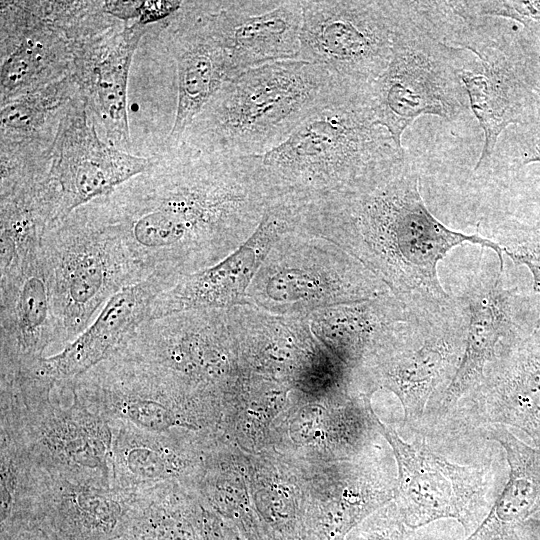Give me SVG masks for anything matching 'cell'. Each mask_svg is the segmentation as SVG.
<instances>
[{"label": "cell", "instance_id": "6da1fadb", "mask_svg": "<svg viewBox=\"0 0 540 540\" xmlns=\"http://www.w3.org/2000/svg\"><path fill=\"white\" fill-rule=\"evenodd\" d=\"M270 204L260 156L167 145L149 170L83 208L120 240L145 279L178 282L237 250Z\"/></svg>", "mask_w": 540, "mask_h": 540}, {"label": "cell", "instance_id": "7a4b0ae2", "mask_svg": "<svg viewBox=\"0 0 540 540\" xmlns=\"http://www.w3.org/2000/svg\"><path fill=\"white\" fill-rule=\"evenodd\" d=\"M327 240L357 259L404 303L448 301L438 263L463 243L493 250L497 242L451 230L427 209L419 175L406 158L389 172L345 194L296 208V229Z\"/></svg>", "mask_w": 540, "mask_h": 540}, {"label": "cell", "instance_id": "3957f363", "mask_svg": "<svg viewBox=\"0 0 540 540\" xmlns=\"http://www.w3.org/2000/svg\"><path fill=\"white\" fill-rule=\"evenodd\" d=\"M372 110L369 91H346L260 156L273 202L304 206L352 192L406 158Z\"/></svg>", "mask_w": 540, "mask_h": 540}, {"label": "cell", "instance_id": "277c9868", "mask_svg": "<svg viewBox=\"0 0 540 540\" xmlns=\"http://www.w3.org/2000/svg\"><path fill=\"white\" fill-rule=\"evenodd\" d=\"M350 90L313 62L256 67L224 82L176 145L221 157L262 156Z\"/></svg>", "mask_w": 540, "mask_h": 540}, {"label": "cell", "instance_id": "5b68a950", "mask_svg": "<svg viewBox=\"0 0 540 540\" xmlns=\"http://www.w3.org/2000/svg\"><path fill=\"white\" fill-rule=\"evenodd\" d=\"M435 22L447 44L470 58L460 70L469 106L484 133L474 171L490 165L502 132L531 115L540 88V53L512 21L464 15L436 1Z\"/></svg>", "mask_w": 540, "mask_h": 540}, {"label": "cell", "instance_id": "8992f818", "mask_svg": "<svg viewBox=\"0 0 540 540\" xmlns=\"http://www.w3.org/2000/svg\"><path fill=\"white\" fill-rule=\"evenodd\" d=\"M467 315L462 302L407 303L368 355L376 382L392 391L404 424L419 435L432 432L437 413L462 358Z\"/></svg>", "mask_w": 540, "mask_h": 540}, {"label": "cell", "instance_id": "52a82bcc", "mask_svg": "<svg viewBox=\"0 0 540 540\" xmlns=\"http://www.w3.org/2000/svg\"><path fill=\"white\" fill-rule=\"evenodd\" d=\"M56 386L27 372L0 374V436L48 473L113 485L110 423L67 387L70 404L55 402Z\"/></svg>", "mask_w": 540, "mask_h": 540}, {"label": "cell", "instance_id": "ba28073f", "mask_svg": "<svg viewBox=\"0 0 540 540\" xmlns=\"http://www.w3.org/2000/svg\"><path fill=\"white\" fill-rule=\"evenodd\" d=\"M469 58L443 41L423 1H400L389 64L369 90L376 119L398 147L418 117L456 121L468 112L460 70Z\"/></svg>", "mask_w": 540, "mask_h": 540}, {"label": "cell", "instance_id": "9c48e42d", "mask_svg": "<svg viewBox=\"0 0 540 540\" xmlns=\"http://www.w3.org/2000/svg\"><path fill=\"white\" fill-rule=\"evenodd\" d=\"M389 293L380 278L335 244L289 231L261 263L248 289L247 305L274 315L307 317Z\"/></svg>", "mask_w": 540, "mask_h": 540}, {"label": "cell", "instance_id": "30bf717a", "mask_svg": "<svg viewBox=\"0 0 540 540\" xmlns=\"http://www.w3.org/2000/svg\"><path fill=\"white\" fill-rule=\"evenodd\" d=\"M41 248L63 347L92 323L112 296L145 279L120 240L82 206L48 227Z\"/></svg>", "mask_w": 540, "mask_h": 540}, {"label": "cell", "instance_id": "8fae6325", "mask_svg": "<svg viewBox=\"0 0 540 540\" xmlns=\"http://www.w3.org/2000/svg\"><path fill=\"white\" fill-rule=\"evenodd\" d=\"M300 58L369 91L389 64L400 1L301 0Z\"/></svg>", "mask_w": 540, "mask_h": 540}, {"label": "cell", "instance_id": "7c38bea8", "mask_svg": "<svg viewBox=\"0 0 540 540\" xmlns=\"http://www.w3.org/2000/svg\"><path fill=\"white\" fill-rule=\"evenodd\" d=\"M63 386L110 424L172 435L201 428L195 415L203 397L163 372L117 354Z\"/></svg>", "mask_w": 540, "mask_h": 540}, {"label": "cell", "instance_id": "4fadbf2b", "mask_svg": "<svg viewBox=\"0 0 540 540\" xmlns=\"http://www.w3.org/2000/svg\"><path fill=\"white\" fill-rule=\"evenodd\" d=\"M372 419L390 444L398 466L396 506L407 529L415 530L439 519L459 522L466 536L484 519L487 470L453 463L422 439L403 441L372 410Z\"/></svg>", "mask_w": 540, "mask_h": 540}, {"label": "cell", "instance_id": "5bb4252c", "mask_svg": "<svg viewBox=\"0 0 540 540\" xmlns=\"http://www.w3.org/2000/svg\"><path fill=\"white\" fill-rule=\"evenodd\" d=\"M137 502L138 492L33 465L12 523L17 529L36 528L52 540H122L128 538Z\"/></svg>", "mask_w": 540, "mask_h": 540}, {"label": "cell", "instance_id": "9a60e30c", "mask_svg": "<svg viewBox=\"0 0 540 540\" xmlns=\"http://www.w3.org/2000/svg\"><path fill=\"white\" fill-rule=\"evenodd\" d=\"M153 162L154 157L136 156L102 141L78 92L61 121L51 155L48 180L53 223L109 195L149 170Z\"/></svg>", "mask_w": 540, "mask_h": 540}, {"label": "cell", "instance_id": "2e32d148", "mask_svg": "<svg viewBox=\"0 0 540 540\" xmlns=\"http://www.w3.org/2000/svg\"><path fill=\"white\" fill-rule=\"evenodd\" d=\"M467 331L459 367L444 395L434 429L446 424L479 388L487 368L511 345L530 335L534 325L524 316L525 300L504 284V268L475 276L462 302Z\"/></svg>", "mask_w": 540, "mask_h": 540}, {"label": "cell", "instance_id": "e0dca14e", "mask_svg": "<svg viewBox=\"0 0 540 540\" xmlns=\"http://www.w3.org/2000/svg\"><path fill=\"white\" fill-rule=\"evenodd\" d=\"M0 107L71 73L75 33L49 1H1Z\"/></svg>", "mask_w": 540, "mask_h": 540}, {"label": "cell", "instance_id": "ac0fdd59", "mask_svg": "<svg viewBox=\"0 0 540 540\" xmlns=\"http://www.w3.org/2000/svg\"><path fill=\"white\" fill-rule=\"evenodd\" d=\"M150 26L119 20L75 43L71 74L88 111L100 123L108 143L128 152L129 71L141 38Z\"/></svg>", "mask_w": 540, "mask_h": 540}, {"label": "cell", "instance_id": "d6986e66", "mask_svg": "<svg viewBox=\"0 0 540 540\" xmlns=\"http://www.w3.org/2000/svg\"><path fill=\"white\" fill-rule=\"evenodd\" d=\"M293 216L288 204H270L257 229L237 250L159 294L148 320L191 310L247 305L248 289L269 250L282 234L295 230Z\"/></svg>", "mask_w": 540, "mask_h": 540}, {"label": "cell", "instance_id": "ffe728a7", "mask_svg": "<svg viewBox=\"0 0 540 540\" xmlns=\"http://www.w3.org/2000/svg\"><path fill=\"white\" fill-rule=\"evenodd\" d=\"M53 343L59 328L40 247L0 277V373L30 370Z\"/></svg>", "mask_w": 540, "mask_h": 540}, {"label": "cell", "instance_id": "44dd1931", "mask_svg": "<svg viewBox=\"0 0 540 540\" xmlns=\"http://www.w3.org/2000/svg\"><path fill=\"white\" fill-rule=\"evenodd\" d=\"M302 16L300 0L212 1L226 81L269 63L299 60Z\"/></svg>", "mask_w": 540, "mask_h": 540}, {"label": "cell", "instance_id": "7402d4cb", "mask_svg": "<svg viewBox=\"0 0 540 540\" xmlns=\"http://www.w3.org/2000/svg\"><path fill=\"white\" fill-rule=\"evenodd\" d=\"M450 422L452 429L462 431L510 425L540 438V331L534 330L498 356Z\"/></svg>", "mask_w": 540, "mask_h": 540}, {"label": "cell", "instance_id": "603a6c76", "mask_svg": "<svg viewBox=\"0 0 540 540\" xmlns=\"http://www.w3.org/2000/svg\"><path fill=\"white\" fill-rule=\"evenodd\" d=\"M163 32L176 63L177 105L167 145L186 128L226 81L225 59L212 21V1H183Z\"/></svg>", "mask_w": 540, "mask_h": 540}, {"label": "cell", "instance_id": "cb8c5ba5", "mask_svg": "<svg viewBox=\"0 0 540 540\" xmlns=\"http://www.w3.org/2000/svg\"><path fill=\"white\" fill-rule=\"evenodd\" d=\"M177 282L153 274L112 296L92 323L52 356L43 357L27 372L64 385L111 357L124 341L149 319L151 306Z\"/></svg>", "mask_w": 540, "mask_h": 540}, {"label": "cell", "instance_id": "d4e9b609", "mask_svg": "<svg viewBox=\"0 0 540 540\" xmlns=\"http://www.w3.org/2000/svg\"><path fill=\"white\" fill-rule=\"evenodd\" d=\"M78 86L68 74L1 107V169L13 174H38L50 169L61 121Z\"/></svg>", "mask_w": 540, "mask_h": 540}, {"label": "cell", "instance_id": "484cf974", "mask_svg": "<svg viewBox=\"0 0 540 540\" xmlns=\"http://www.w3.org/2000/svg\"><path fill=\"white\" fill-rule=\"evenodd\" d=\"M113 430L112 484L133 492L178 485L192 473L194 459L178 434H156L121 424Z\"/></svg>", "mask_w": 540, "mask_h": 540}, {"label": "cell", "instance_id": "4316f807", "mask_svg": "<svg viewBox=\"0 0 540 540\" xmlns=\"http://www.w3.org/2000/svg\"><path fill=\"white\" fill-rule=\"evenodd\" d=\"M479 431L504 448L510 474L488 514L464 540H500L540 507V454L523 445L505 426L486 425Z\"/></svg>", "mask_w": 540, "mask_h": 540}, {"label": "cell", "instance_id": "83f0119b", "mask_svg": "<svg viewBox=\"0 0 540 540\" xmlns=\"http://www.w3.org/2000/svg\"><path fill=\"white\" fill-rule=\"evenodd\" d=\"M407 304L389 293L368 301L339 305L308 315L312 332L347 356L367 357L388 328L404 316Z\"/></svg>", "mask_w": 540, "mask_h": 540}, {"label": "cell", "instance_id": "f1b7e54d", "mask_svg": "<svg viewBox=\"0 0 540 540\" xmlns=\"http://www.w3.org/2000/svg\"><path fill=\"white\" fill-rule=\"evenodd\" d=\"M180 496L177 485L138 492L129 540H201L198 515Z\"/></svg>", "mask_w": 540, "mask_h": 540}, {"label": "cell", "instance_id": "f546056e", "mask_svg": "<svg viewBox=\"0 0 540 540\" xmlns=\"http://www.w3.org/2000/svg\"><path fill=\"white\" fill-rule=\"evenodd\" d=\"M460 14L500 18L521 25L524 35L540 53V0L449 1Z\"/></svg>", "mask_w": 540, "mask_h": 540}, {"label": "cell", "instance_id": "4dcf8cb0", "mask_svg": "<svg viewBox=\"0 0 540 540\" xmlns=\"http://www.w3.org/2000/svg\"><path fill=\"white\" fill-rule=\"evenodd\" d=\"M503 178L509 221L540 229V163Z\"/></svg>", "mask_w": 540, "mask_h": 540}, {"label": "cell", "instance_id": "1f68e13d", "mask_svg": "<svg viewBox=\"0 0 540 540\" xmlns=\"http://www.w3.org/2000/svg\"><path fill=\"white\" fill-rule=\"evenodd\" d=\"M506 139L504 175L540 163V88L531 115L523 124L514 126Z\"/></svg>", "mask_w": 540, "mask_h": 540}, {"label": "cell", "instance_id": "d6a6232c", "mask_svg": "<svg viewBox=\"0 0 540 540\" xmlns=\"http://www.w3.org/2000/svg\"><path fill=\"white\" fill-rule=\"evenodd\" d=\"M501 247L513 263L525 266L530 271L533 288L540 301V229L508 221ZM534 330L540 331V309Z\"/></svg>", "mask_w": 540, "mask_h": 540}, {"label": "cell", "instance_id": "836d02e7", "mask_svg": "<svg viewBox=\"0 0 540 540\" xmlns=\"http://www.w3.org/2000/svg\"><path fill=\"white\" fill-rule=\"evenodd\" d=\"M407 527L403 523L396 504H392L380 521L357 532L350 540H406Z\"/></svg>", "mask_w": 540, "mask_h": 540}, {"label": "cell", "instance_id": "e575fe53", "mask_svg": "<svg viewBox=\"0 0 540 540\" xmlns=\"http://www.w3.org/2000/svg\"><path fill=\"white\" fill-rule=\"evenodd\" d=\"M0 540H52L36 528L3 531Z\"/></svg>", "mask_w": 540, "mask_h": 540}, {"label": "cell", "instance_id": "d590c367", "mask_svg": "<svg viewBox=\"0 0 540 540\" xmlns=\"http://www.w3.org/2000/svg\"><path fill=\"white\" fill-rule=\"evenodd\" d=\"M500 540H516L515 539V533L513 532L510 535H508V536H506V537H504V538H502Z\"/></svg>", "mask_w": 540, "mask_h": 540}, {"label": "cell", "instance_id": "8d00e7d4", "mask_svg": "<svg viewBox=\"0 0 540 540\" xmlns=\"http://www.w3.org/2000/svg\"><path fill=\"white\" fill-rule=\"evenodd\" d=\"M534 527L540 530V522L535 523V524H534Z\"/></svg>", "mask_w": 540, "mask_h": 540}]
</instances>
